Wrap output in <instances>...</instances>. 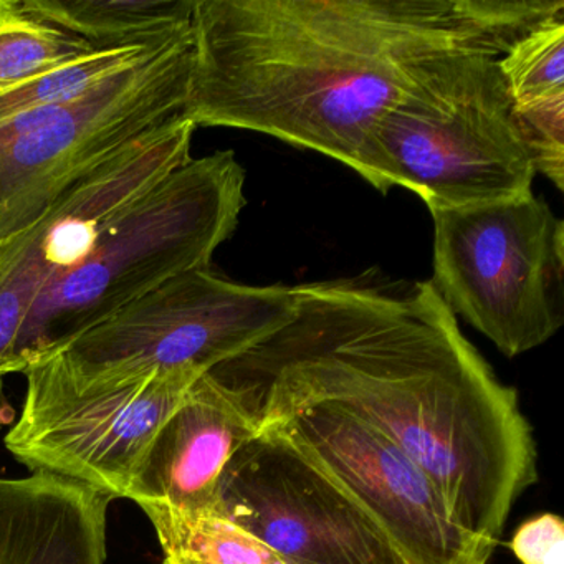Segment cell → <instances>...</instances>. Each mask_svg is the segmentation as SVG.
<instances>
[{
    "instance_id": "obj_1",
    "label": "cell",
    "mask_w": 564,
    "mask_h": 564,
    "mask_svg": "<svg viewBox=\"0 0 564 564\" xmlns=\"http://www.w3.org/2000/svg\"><path fill=\"white\" fill-rule=\"evenodd\" d=\"M295 292L282 328L209 375L257 427L308 405L366 422L431 477L458 527L497 543L538 480L533 429L434 285L365 273Z\"/></svg>"
},
{
    "instance_id": "obj_2",
    "label": "cell",
    "mask_w": 564,
    "mask_h": 564,
    "mask_svg": "<svg viewBox=\"0 0 564 564\" xmlns=\"http://www.w3.org/2000/svg\"><path fill=\"white\" fill-rule=\"evenodd\" d=\"M561 0H194L186 117L346 166L432 58L503 57Z\"/></svg>"
},
{
    "instance_id": "obj_3",
    "label": "cell",
    "mask_w": 564,
    "mask_h": 564,
    "mask_svg": "<svg viewBox=\"0 0 564 564\" xmlns=\"http://www.w3.org/2000/svg\"><path fill=\"white\" fill-rule=\"evenodd\" d=\"M234 151L191 158L131 204L74 269L48 283L15 348L14 372L58 355L78 336L167 280L210 267L246 206Z\"/></svg>"
},
{
    "instance_id": "obj_4",
    "label": "cell",
    "mask_w": 564,
    "mask_h": 564,
    "mask_svg": "<svg viewBox=\"0 0 564 564\" xmlns=\"http://www.w3.org/2000/svg\"><path fill=\"white\" fill-rule=\"evenodd\" d=\"M498 61L485 51L429 61L372 128L352 171L381 193L411 189L431 213L533 194V154Z\"/></svg>"
},
{
    "instance_id": "obj_5",
    "label": "cell",
    "mask_w": 564,
    "mask_h": 564,
    "mask_svg": "<svg viewBox=\"0 0 564 564\" xmlns=\"http://www.w3.org/2000/svg\"><path fill=\"white\" fill-rule=\"evenodd\" d=\"M193 64L191 31L75 100L0 124V243L121 148L186 115Z\"/></svg>"
},
{
    "instance_id": "obj_6",
    "label": "cell",
    "mask_w": 564,
    "mask_h": 564,
    "mask_svg": "<svg viewBox=\"0 0 564 564\" xmlns=\"http://www.w3.org/2000/svg\"><path fill=\"white\" fill-rule=\"evenodd\" d=\"M295 286L240 285L206 269L167 280L52 356L78 391H105L156 371L209 372L282 328Z\"/></svg>"
},
{
    "instance_id": "obj_7",
    "label": "cell",
    "mask_w": 564,
    "mask_h": 564,
    "mask_svg": "<svg viewBox=\"0 0 564 564\" xmlns=\"http://www.w3.org/2000/svg\"><path fill=\"white\" fill-rule=\"evenodd\" d=\"M434 280L445 305L508 358L564 319V223L533 194L432 210Z\"/></svg>"
},
{
    "instance_id": "obj_8",
    "label": "cell",
    "mask_w": 564,
    "mask_h": 564,
    "mask_svg": "<svg viewBox=\"0 0 564 564\" xmlns=\"http://www.w3.org/2000/svg\"><path fill=\"white\" fill-rule=\"evenodd\" d=\"M24 375L28 392L6 435L8 451L34 474L57 475L115 500L127 497L154 435L204 371H156L105 391H78L51 361Z\"/></svg>"
},
{
    "instance_id": "obj_9",
    "label": "cell",
    "mask_w": 564,
    "mask_h": 564,
    "mask_svg": "<svg viewBox=\"0 0 564 564\" xmlns=\"http://www.w3.org/2000/svg\"><path fill=\"white\" fill-rule=\"evenodd\" d=\"M213 511L286 564H411L346 488L273 429L230 458Z\"/></svg>"
},
{
    "instance_id": "obj_10",
    "label": "cell",
    "mask_w": 564,
    "mask_h": 564,
    "mask_svg": "<svg viewBox=\"0 0 564 564\" xmlns=\"http://www.w3.org/2000/svg\"><path fill=\"white\" fill-rule=\"evenodd\" d=\"M183 115L148 131L68 187L24 232L0 243V378L14 375L22 326L42 290L74 269L138 199L191 160Z\"/></svg>"
},
{
    "instance_id": "obj_11",
    "label": "cell",
    "mask_w": 564,
    "mask_h": 564,
    "mask_svg": "<svg viewBox=\"0 0 564 564\" xmlns=\"http://www.w3.org/2000/svg\"><path fill=\"white\" fill-rule=\"evenodd\" d=\"M259 429L279 432L332 475L409 563L488 564L497 543L458 527L431 477L366 422L329 405H308Z\"/></svg>"
},
{
    "instance_id": "obj_12",
    "label": "cell",
    "mask_w": 564,
    "mask_h": 564,
    "mask_svg": "<svg viewBox=\"0 0 564 564\" xmlns=\"http://www.w3.org/2000/svg\"><path fill=\"white\" fill-rule=\"evenodd\" d=\"M257 432L239 398L204 372L154 435L124 498L154 528L213 511L227 464Z\"/></svg>"
},
{
    "instance_id": "obj_13",
    "label": "cell",
    "mask_w": 564,
    "mask_h": 564,
    "mask_svg": "<svg viewBox=\"0 0 564 564\" xmlns=\"http://www.w3.org/2000/svg\"><path fill=\"white\" fill-rule=\"evenodd\" d=\"M111 500L57 475L0 478V564H105Z\"/></svg>"
},
{
    "instance_id": "obj_14",
    "label": "cell",
    "mask_w": 564,
    "mask_h": 564,
    "mask_svg": "<svg viewBox=\"0 0 564 564\" xmlns=\"http://www.w3.org/2000/svg\"><path fill=\"white\" fill-rule=\"evenodd\" d=\"M534 170L564 186V11L544 19L498 61Z\"/></svg>"
},
{
    "instance_id": "obj_15",
    "label": "cell",
    "mask_w": 564,
    "mask_h": 564,
    "mask_svg": "<svg viewBox=\"0 0 564 564\" xmlns=\"http://www.w3.org/2000/svg\"><path fill=\"white\" fill-rule=\"evenodd\" d=\"M94 51L153 47L193 31L194 0H24Z\"/></svg>"
},
{
    "instance_id": "obj_16",
    "label": "cell",
    "mask_w": 564,
    "mask_h": 564,
    "mask_svg": "<svg viewBox=\"0 0 564 564\" xmlns=\"http://www.w3.org/2000/svg\"><path fill=\"white\" fill-rule=\"evenodd\" d=\"M166 44L153 45V47L95 51L54 70L2 87L0 88V124L21 115L34 113V111L75 100Z\"/></svg>"
},
{
    "instance_id": "obj_17",
    "label": "cell",
    "mask_w": 564,
    "mask_h": 564,
    "mask_svg": "<svg viewBox=\"0 0 564 564\" xmlns=\"http://www.w3.org/2000/svg\"><path fill=\"white\" fill-rule=\"evenodd\" d=\"M91 52L88 42L39 18L24 0H0V88Z\"/></svg>"
},
{
    "instance_id": "obj_18",
    "label": "cell",
    "mask_w": 564,
    "mask_h": 564,
    "mask_svg": "<svg viewBox=\"0 0 564 564\" xmlns=\"http://www.w3.org/2000/svg\"><path fill=\"white\" fill-rule=\"evenodd\" d=\"M164 557L186 564H286L269 546L216 511L154 528Z\"/></svg>"
},
{
    "instance_id": "obj_19",
    "label": "cell",
    "mask_w": 564,
    "mask_h": 564,
    "mask_svg": "<svg viewBox=\"0 0 564 564\" xmlns=\"http://www.w3.org/2000/svg\"><path fill=\"white\" fill-rule=\"evenodd\" d=\"M521 564H564V523L544 513L524 521L510 543Z\"/></svg>"
},
{
    "instance_id": "obj_20",
    "label": "cell",
    "mask_w": 564,
    "mask_h": 564,
    "mask_svg": "<svg viewBox=\"0 0 564 564\" xmlns=\"http://www.w3.org/2000/svg\"><path fill=\"white\" fill-rule=\"evenodd\" d=\"M163 564H186V563H181V561L170 560V557H164Z\"/></svg>"
}]
</instances>
